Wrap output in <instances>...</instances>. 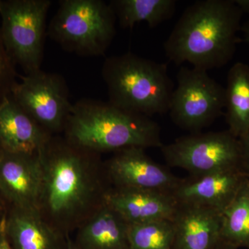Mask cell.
<instances>
[{"label": "cell", "mask_w": 249, "mask_h": 249, "mask_svg": "<svg viewBox=\"0 0 249 249\" xmlns=\"http://www.w3.org/2000/svg\"><path fill=\"white\" fill-rule=\"evenodd\" d=\"M213 249H238L235 248V247H232V246L229 245V244L226 243V242H223L221 240V242Z\"/></svg>", "instance_id": "83f0119b"}, {"label": "cell", "mask_w": 249, "mask_h": 249, "mask_svg": "<svg viewBox=\"0 0 249 249\" xmlns=\"http://www.w3.org/2000/svg\"><path fill=\"white\" fill-rule=\"evenodd\" d=\"M52 134L9 96L0 103V147L4 151L38 154Z\"/></svg>", "instance_id": "5bb4252c"}, {"label": "cell", "mask_w": 249, "mask_h": 249, "mask_svg": "<svg viewBox=\"0 0 249 249\" xmlns=\"http://www.w3.org/2000/svg\"><path fill=\"white\" fill-rule=\"evenodd\" d=\"M169 110L171 120L191 134L209 127L225 109V88L201 69L182 67L177 75Z\"/></svg>", "instance_id": "52a82bcc"}, {"label": "cell", "mask_w": 249, "mask_h": 249, "mask_svg": "<svg viewBox=\"0 0 249 249\" xmlns=\"http://www.w3.org/2000/svg\"><path fill=\"white\" fill-rule=\"evenodd\" d=\"M63 137L98 154L128 147H160V129L150 117L109 102L83 99L73 105Z\"/></svg>", "instance_id": "3957f363"}, {"label": "cell", "mask_w": 249, "mask_h": 249, "mask_svg": "<svg viewBox=\"0 0 249 249\" xmlns=\"http://www.w3.org/2000/svg\"><path fill=\"white\" fill-rule=\"evenodd\" d=\"M111 188L149 190L173 195L181 181L170 170L155 161L142 147H128L114 152L104 160Z\"/></svg>", "instance_id": "30bf717a"}, {"label": "cell", "mask_w": 249, "mask_h": 249, "mask_svg": "<svg viewBox=\"0 0 249 249\" xmlns=\"http://www.w3.org/2000/svg\"><path fill=\"white\" fill-rule=\"evenodd\" d=\"M242 14L232 0H200L191 5L164 43L165 55L179 65L220 68L233 58Z\"/></svg>", "instance_id": "7a4b0ae2"}, {"label": "cell", "mask_w": 249, "mask_h": 249, "mask_svg": "<svg viewBox=\"0 0 249 249\" xmlns=\"http://www.w3.org/2000/svg\"><path fill=\"white\" fill-rule=\"evenodd\" d=\"M0 249H12L6 237L5 231V217L0 223Z\"/></svg>", "instance_id": "cb8c5ba5"}, {"label": "cell", "mask_w": 249, "mask_h": 249, "mask_svg": "<svg viewBox=\"0 0 249 249\" xmlns=\"http://www.w3.org/2000/svg\"><path fill=\"white\" fill-rule=\"evenodd\" d=\"M11 96L22 109L52 135L63 133L73 105L61 76L38 71L21 76Z\"/></svg>", "instance_id": "9c48e42d"}, {"label": "cell", "mask_w": 249, "mask_h": 249, "mask_svg": "<svg viewBox=\"0 0 249 249\" xmlns=\"http://www.w3.org/2000/svg\"><path fill=\"white\" fill-rule=\"evenodd\" d=\"M240 162L239 169L249 178V130L239 137Z\"/></svg>", "instance_id": "603a6c76"}, {"label": "cell", "mask_w": 249, "mask_h": 249, "mask_svg": "<svg viewBox=\"0 0 249 249\" xmlns=\"http://www.w3.org/2000/svg\"><path fill=\"white\" fill-rule=\"evenodd\" d=\"M242 14L249 15V0H232Z\"/></svg>", "instance_id": "d4e9b609"}, {"label": "cell", "mask_w": 249, "mask_h": 249, "mask_svg": "<svg viewBox=\"0 0 249 249\" xmlns=\"http://www.w3.org/2000/svg\"><path fill=\"white\" fill-rule=\"evenodd\" d=\"M109 205L128 224L170 219L178 203L173 195L149 190L111 188L106 198Z\"/></svg>", "instance_id": "9a60e30c"}, {"label": "cell", "mask_w": 249, "mask_h": 249, "mask_svg": "<svg viewBox=\"0 0 249 249\" xmlns=\"http://www.w3.org/2000/svg\"><path fill=\"white\" fill-rule=\"evenodd\" d=\"M226 121L229 131L239 138L249 130V66L236 62L228 73L225 88Z\"/></svg>", "instance_id": "ac0fdd59"}, {"label": "cell", "mask_w": 249, "mask_h": 249, "mask_svg": "<svg viewBox=\"0 0 249 249\" xmlns=\"http://www.w3.org/2000/svg\"><path fill=\"white\" fill-rule=\"evenodd\" d=\"M6 203L5 202L2 196L0 195V223L4 219L7 212V208H6Z\"/></svg>", "instance_id": "4316f807"}, {"label": "cell", "mask_w": 249, "mask_h": 249, "mask_svg": "<svg viewBox=\"0 0 249 249\" xmlns=\"http://www.w3.org/2000/svg\"><path fill=\"white\" fill-rule=\"evenodd\" d=\"M65 249H79L78 247H76V245L73 243V241H72L71 239L70 238L68 241V243L65 247Z\"/></svg>", "instance_id": "f1b7e54d"}, {"label": "cell", "mask_w": 249, "mask_h": 249, "mask_svg": "<svg viewBox=\"0 0 249 249\" xmlns=\"http://www.w3.org/2000/svg\"><path fill=\"white\" fill-rule=\"evenodd\" d=\"M116 19L110 5L101 0H63L47 34L65 50L98 56L115 36Z\"/></svg>", "instance_id": "5b68a950"}, {"label": "cell", "mask_w": 249, "mask_h": 249, "mask_svg": "<svg viewBox=\"0 0 249 249\" xmlns=\"http://www.w3.org/2000/svg\"><path fill=\"white\" fill-rule=\"evenodd\" d=\"M240 31L242 33L246 43L249 46V19L242 24Z\"/></svg>", "instance_id": "484cf974"}, {"label": "cell", "mask_w": 249, "mask_h": 249, "mask_svg": "<svg viewBox=\"0 0 249 249\" xmlns=\"http://www.w3.org/2000/svg\"><path fill=\"white\" fill-rule=\"evenodd\" d=\"M102 76L116 107L150 118L168 112L174 83L166 64L128 52L106 59Z\"/></svg>", "instance_id": "277c9868"}, {"label": "cell", "mask_w": 249, "mask_h": 249, "mask_svg": "<svg viewBox=\"0 0 249 249\" xmlns=\"http://www.w3.org/2000/svg\"><path fill=\"white\" fill-rule=\"evenodd\" d=\"M173 222V249H213L222 240V213L217 210L178 204Z\"/></svg>", "instance_id": "4fadbf2b"}, {"label": "cell", "mask_w": 249, "mask_h": 249, "mask_svg": "<svg viewBox=\"0 0 249 249\" xmlns=\"http://www.w3.org/2000/svg\"><path fill=\"white\" fill-rule=\"evenodd\" d=\"M167 165L191 177L239 168V139L229 129L190 134L160 147Z\"/></svg>", "instance_id": "ba28073f"}, {"label": "cell", "mask_w": 249, "mask_h": 249, "mask_svg": "<svg viewBox=\"0 0 249 249\" xmlns=\"http://www.w3.org/2000/svg\"><path fill=\"white\" fill-rule=\"evenodd\" d=\"M50 0H0V34L15 66L26 75L40 70Z\"/></svg>", "instance_id": "8992f818"}, {"label": "cell", "mask_w": 249, "mask_h": 249, "mask_svg": "<svg viewBox=\"0 0 249 249\" xmlns=\"http://www.w3.org/2000/svg\"><path fill=\"white\" fill-rule=\"evenodd\" d=\"M1 147H0V152H1Z\"/></svg>", "instance_id": "f546056e"}, {"label": "cell", "mask_w": 249, "mask_h": 249, "mask_svg": "<svg viewBox=\"0 0 249 249\" xmlns=\"http://www.w3.org/2000/svg\"><path fill=\"white\" fill-rule=\"evenodd\" d=\"M174 236L175 229L170 219L129 224L130 249H173Z\"/></svg>", "instance_id": "44dd1931"}, {"label": "cell", "mask_w": 249, "mask_h": 249, "mask_svg": "<svg viewBox=\"0 0 249 249\" xmlns=\"http://www.w3.org/2000/svg\"><path fill=\"white\" fill-rule=\"evenodd\" d=\"M223 242L235 247L249 249V178L222 213Z\"/></svg>", "instance_id": "ffe728a7"}, {"label": "cell", "mask_w": 249, "mask_h": 249, "mask_svg": "<svg viewBox=\"0 0 249 249\" xmlns=\"http://www.w3.org/2000/svg\"><path fill=\"white\" fill-rule=\"evenodd\" d=\"M16 76L15 65L6 52L0 34V103L11 96L18 83Z\"/></svg>", "instance_id": "7402d4cb"}, {"label": "cell", "mask_w": 249, "mask_h": 249, "mask_svg": "<svg viewBox=\"0 0 249 249\" xmlns=\"http://www.w3.org/2000/svg\"><path fill=\"white\" fill-rule=\"evenodd\" d=\"M129 224L109 205L98 210L75 232L79 249H130Z\"/></svg>", "instance_id": "e0dca14e"}, {"label": "cell", "mask_w": 249, "mask_h": 249, "mask_svg": "<svg viewBox=\"0 0 249 249\" xmlns=\"http://www.w3.org/2000/svg\"><path fill=\"white\" fill-rule=\"evenodd\" d=\"M5 231L12 249H65L70 239L55 231L34 209L8 208Z\"/></svg>", "instance_id": "2e32d148"}, {"label": "cell", "mask_w": 249, "mask_h": 249, "mask_svg": "<svg viewBox=\"0 0 249 249\" xmlns=\"http://www.w3.org/2000/svg\"><path fill=\"white\" fill-rule=\"evenodd\" d=\"M42 183L38 154L0 152V195L9 207L37 209Z\"/></svg>", "instance_id": "8fae6325"}, {"label": "cell", "mask_w": 249, "mask_h": 249, "mask_svg": "<svg viewBox=\"0 0 249 249\" xmlns=\"http://www.w3.org/2000/svg\"><path fill=\"white\" fill-rule=\"evenodd\" d=\"M109 5L123 29H132L145 22L154 28L173 17L175 0H113Z\"/></svg>", "instance_id": "d6986e66"}, {"label": "cell", "mask_w": 249, "mask_h": 249, "mask_svg": "<svg viewBox=\"0 0 249 249\" xmlns=\"http://www.w3.org/2000/svg\"><path fill=\"white\" fill-rule=\"evenodd\" d=\"M245 178L239 168L181 178L173 196L178 204L206 206L222 213Z\"/></svg>", "instance_id": "7c38bea8"}, {"label": "cell", "mask_w": 249, "mask_h": 249, "mask_svg": "<svg viewBox=\"0 0 249 249\" xmlns=\"http://www.w3.org/2000/svg\"><path fill=\"white\" fill-rule=\"evenodd\" d=\"M42 183L37 210L55 231L70 238L106 204L111 188L101 154L53 135L40 152Z\"/></svg>", "instance_id": "6da1fadb"}]
</instances>
